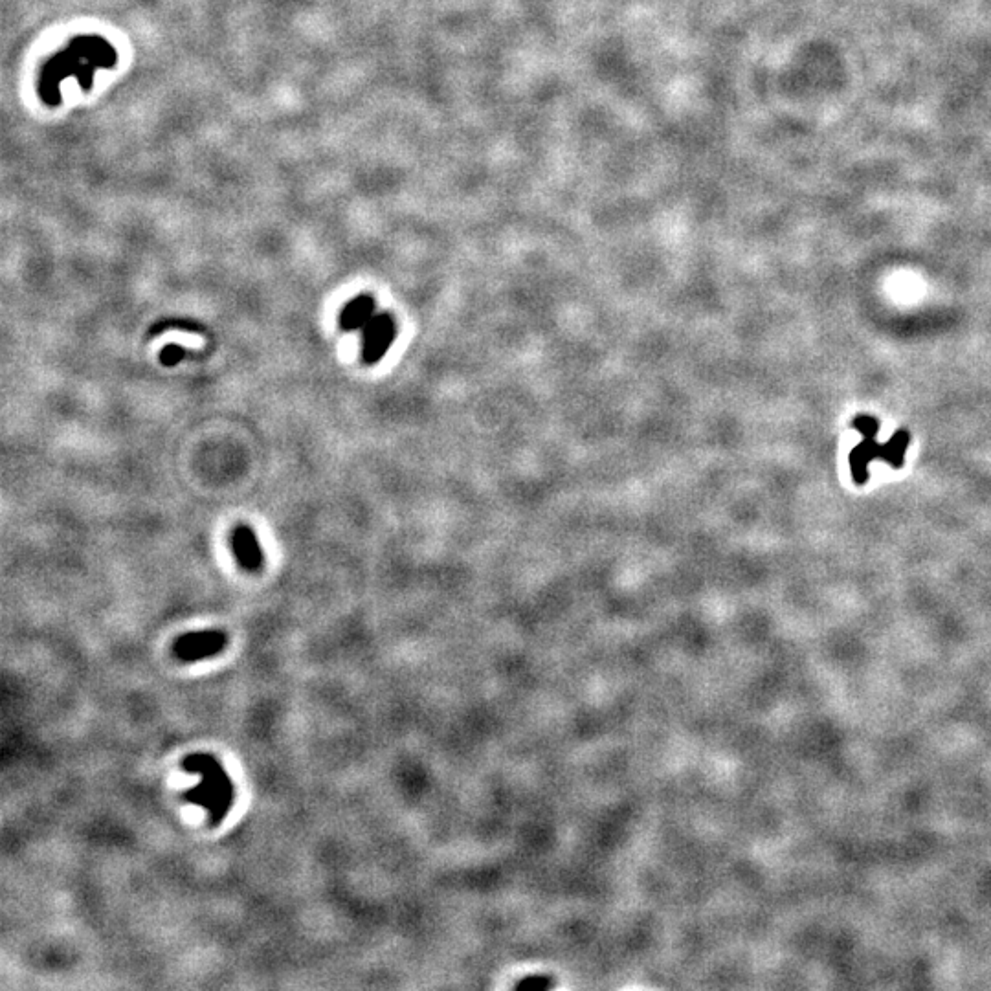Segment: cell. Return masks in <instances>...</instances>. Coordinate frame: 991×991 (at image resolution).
Segmentation results:
<instances>
[{
  "label": "cell",
  "instance_id": "6da1fadb",
  "mask_svg": "<svg viewBox=\"0 0 991 991\" xmlns=\"http://www.w3.org/2000/svg\"><path fill=\"white\" fill-rule=\"evenodd\" d=\"M397 336V323L390 312H377L362 329V362L375 366L388 355Z\"/></svg>",
  "mask_w": 991,
  "mask_h": 991
},
{
  "label": "cell",
  "instance_id": "7a4b0ae2",
  "mask_svg": "<svg viewBox=\"0 0 991 991\" xmlns=\"http://www.w3.org/2000/svg\"><path fill=\"white\" fill-rule=\"evenodd\" d=\"M226 643H228V635L219 630L193 632L182 635L175 643V654L182 661H199L202 657H210L221 652Z\"/></svg>",
  "mask_w": 991,
  "mask_h": 991
},
{
  "label": "cell",
  "instance_id": "3957f363",
  "mask_svg": "<svg viewBox=\"0 0 991 991\" xmlns=\"http://www.w3.org/2000/svg\"><path fill=\"white\" fill-rule=\"evenodd\" d=\"M230 542H232L235 558H237L241 568L248 573H259L263 569L265 557H263V551L259 546L256 531L252 527L237 525L232 531Z\"/></svg>",
  "mask_w": 991,
  "mask_h": 991
},
{
  "label": "cell",
  "instance_id": "277c9868",
  "mask_svg": "<svg viewBox=\"0 0 991 991\" xmlns=\"http://www.w3.org/2000/svg\"><path fill=\"white\" fill-rule=\"evenodd\" d=\"M375 309H377L375 298L369 294H360L357 298L349 301L340 312V320H338L340 329L344 333L362 331L371 322V318L377 314Z\"/></svg>",
  "mask_w": 991,
  "mask_h": 991
},
{
  "label": "cell",
  "instance_id": "5b68a950",
  "mask_svg": "<svg viewBox=\"0 0 991 991\" xmlns=\"http://www.w3.org/2000/svg\"><path fill=\"white\" fill-rule=\"evenodd\" d=\"M881 457V446L874 439H865L850 454V470L854 481L863 485L869 481V465L872 459Z\"/></svg>",
  "mask_w": 991,
  "mask_h": 991
},
{
  "label": "cell",
  "instance_id": "8992f818",
  "mask_svg": "<svg viewBox=\"0 0 991 991\" xmlns=\"http://www.w3.org/2000/svg\"><path fill=\"white\" fill-rule=\"evenodd\" d=\"M909 441L911 439H909L907 432H896L887 445H881V459H885L891 467H902L903 456H905Z\"/></svg>",
  "mask_w": 991,
  "mask_h": 991
},
{
  "label": "cell",
  "instance_id": "52a82bcc",
  "mask_svg": "<svg viewBox=\"0 0 991 991\" xmlns=\"http://www.w3.org/2000/svg\"><path fill=\"white\" fill-rule=\"evenodd\" d=\"M184 357H186V349L179 346V344H168V346L160 351V355H158L160 364L164 368H175L177 364H180L184 360Z\"/></svg>",
  "mask_w": 991,
  "mask_h": 991
},
{
  "label": "cell",
  "instance_id": "ba28073f",
  "mask_svg": "<svg viewBox=\"0 0 991 991\" xmlns=\"http://www.w3.org/2000/svg\"><path fill=\"white\" fill-rule=\"evenodd\" d=\"M854 426L858 428L861 434L865 435V439H876V434L880 430V423L874 419V417H858Z\"/></svg>",
  "mask_w": 991,
  "mask_h": 991
}]
</instances>
